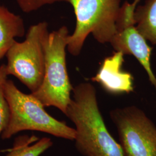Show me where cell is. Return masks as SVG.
Instances as JSON below:
<instances>
[{
  "mask_svg": "<svg viewBox=\"0 0 156 156\" xmlns=\"http://www.w3.org/2000/svg\"><path fill=\"white\" fill-rule=\"evenodd\" d=\"M73 6L76 27L67 39V50L78 56L91 34L101 44L109 43L116 32L121 0H67Z\"/></svg>",
  "mask_w": 156,
  "mask_h": 156,
  "instance_id": "277c9868",
  "label": "cell"
},
{
  "mask_svg": "<svg viewBox=\"0 0 156 156\" xmlns=\"http://www.w3.org/2000/svg\"><path fill=\"white\" fill-rule=\"evenodd\" d=\"M136 28L147 41L156 45V0H146L134 13Z\"/></svg>",
  "mask_w": 156,
  "mask_h": 156,
  "instance_id": "30bf717a",
  "label": "cell"
},
{
  "mask_svg": "<svg viewBox=\"0 0 156 156\" xmlns=\"http://www.w3.org/2000/svg\"><path fill=\"white\" fill-rule=\"evenodd\" d=\"M8 75L5 64H3L0 66V85L3 83L7 79Z\"/></svg>",
  "mask_w": 156,
  "mask_h": 156,
  "instance_id": "5bb4252c",
  "label": "cell"
},
{
  "mask_svg": "<svg viewBox=\"0 0 156 156\" xmlns=\"http://www.w3.org/2000/svg\"><path fill=\"white\" fill-rule=\"evenodd\" d=\"M45 22L28 29L26 39L15 41L6 54L8 75H13L24 84L31 93L38 89L45 71V42L49 34Z\"/></svg>",
  "mask_w": 156,
  "mask_h": 156,
  "instance_id": "5b68a950",
  "label": "cell"
},
{
  "mask_svg": "<svg viewBox=\"0 0 156 156\" xmlns=\"http://www.w3.org/2000/svg\"><path fill=\"white\" fill-rule=\"evenodd\" d=\"M140 0H134V1L132 2L134 5L137 6V4L139 3Z\"/></svg>",
  "mask_w": 156,
  "mask_h": 156,
  "instance_id": "9a60e30c",
  "label": "cell"
},
{
  "mask_svg": "<svg viewBox=\"0 0 156 156\" xmlns=\"http://www.w3.org/2000/svg\"><path fill=\"white\" fill-rule=\"evenodd\" d=\"M136 8L127 1L121 6L116 23V32L109 43L116 51L134 56L145 69L156 90V78L151 68L152 48L136 28L134 19Z\"/></svg>",
  "mask_w": 156,
  "mask_h": 156,
  "instance_id": "52a82bcc",
  "label": "cell"
},
{
  "mask_svg": "<svg viewBox=\"0 0 156 156\" xmlns=\"http://www.w3.org/2000/svg\"><path fill=\"white\" fill-rule=\"evenodd\" d=\"M124 55L122 52L116 51L106 57L96 75L91 79L112 94H129L134 91V77L131 73L123 70Z\"/></svg>",
  "mask_w": 156,
  "mask_h": 156,
  "instance_id": "ba28073f",
  "label": "cell"
},
{
  "mask_svg": "<svg viewBox=\"0 0 156 156\" xmlns=\"http://www.w3.org/2000/svg\"><path fill=\"white\" fill-rule=\"evenodd\" d=\"M10 109V120L2 133L3 140L24 130H33L51 134L58 138L75 140V129L51 116L45 106L31 93L27 94L19 89L11 80L2 84Z\"/></svg>",
  "mask_w": 156,
  "mask_h": 156,
  "instance_id": "7a4b0ae2",
  "label": "cell"
},
{
  "mask_svg": "<svg viewBox=\"0 0 156 156\" xmlns=\"http://www.w3.org/2000/svg\"><path fill=\"white\" fill-rule=\"evenodd\" d=\"M8 149H7V150H2V151H0V152H1V151H8Z\"/></svg>",
  "mask_w": 156,
  "mask_h": 156,
  "instance_id": "2e32d148",
  "label": "cell"
},
{
  "mask_svg": "<svg viewBox=\"0 0 156 156\" xmlns=\"http://www.w3.org/2000/svg\"><path fill=\"white\" fill-rule=\"evenodd\" d=\"M117 128L124 156H156V127L145 112L135 106L110 112Z\"/></svg>",
  "mask_w": 156,
  "mask_h": 156,
  "instance_id": "8992f818",
  "label": "cell"
},
{
  "mask_svg": "<svg viewBox=\"0 0 156 156\" xmlns=\"http://www.w3.org/2000/svg\"><path fill=\"white\" fill-rule=\"evenodd\" d=\"M25 34L22 18L0 5V61L17 37Z\"/></svg>",
  "mask_w": 156,
  "mask_h": 156,
  "instance_id": "9c48e42d",
  "label": "cell"
},
{
  "mask_svg": "<svg viewBox=\"0 0 156 156\" xmlns=\"http://www.w3.org/2000/svg\"><path fill=\"white\" fill-rule=\"evenodd\" d=\"M10 109L6 100L2 89L0 85V134L6 128L10 120Z\"/></svg>",
  "mask_w": 156,
  "mask_h": 156,
  "instance_id": "4fadbf2b",
  "label": "cell"
},
{
  "mask_svg": "<svg viewBox=\"0 0 156 156\" xmlns=\"http://www.w3.org/2000/svg\"><path fill=\"white\" fill-rule=\"evenodd\" d=\"M68 30L64 26L49 33L45 42V71L38 89L32 93L44 106H55L66 115L73 87L67 71Z\"/></svg>",
  "mask_w": 156,
  "mask_h": 156,
  "instance_id": "3957f363",
  "label": "cell"
},
{
  "mask_svg": "<svg viewBox=\"0 0 156 156\" xmlns=\"http://www.w3.org/2000/svg\"><path fill=\"white\" fill-rule=\"evenodd\" d=\"M66 115L75 126V146L84 156H124L101 113L96 90L90 83L73 87Z\"/></svg>",
  "mask_w": 156,
  "mask_h": 156,
  "instance_id": "6da1fadb",
  "label": "cell"
},
{
  "mask_svg": "<svg viewBox=\"0 0 156 156\" xmlns=\"http://www.w3.org/2000/svg\"><path fill=\"white\" fill-rule=\"evenodd\" d=\"M16 1L23 11L30 13L38 10L44 6L62 1L67 2V0H16Z\"/></svg>",
  "mask_w": 156,
  "mask_h": 156,
  "instance_id": "7c38bea8",
  "label": "cell"
},
{
  "mask_svg": "<svg viewBox=\"0 0 156 156\" xmlns=\"http://www.w3.org/2000/svg\"><path fill=\"white\" fill-rule=\"evenodd\" d=\"M53 145L50 138L39 140L35 135L20 136L15 140L6 156H39Z\"/></svg>",
  "mask_w": 156,
  "mask_h": 156,
  "instance_id": "8fae6325",
  "label": "cell"
}]
</instances>
